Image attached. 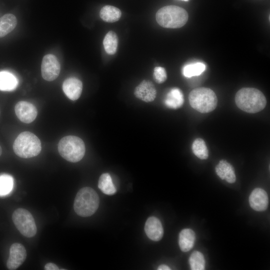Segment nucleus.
I'll list each match as a JSON object with an SVG mask.
<instances>
[{
  "label": "nucleus",
  "instance_id": "c756f323",
  "mask_svg": "<svg viewBox=\"0 0 270 270\" xmlns=\"http://www.w3.org/2000/svg\"><path fill=\"white\" fill-rule=\"evenodd\" d=\"M2 148H1V146H0V156L2 154Z\"/></svg>",
  "mask_w": 270,
  "mask_h": 270
},
{
  "label": "nucleus",
  "instance_id": "4468645a",
  "mask_svg": "<svg viewBox=\"0 0 270 270\" xmlns=\"http://www.w3.org/2000/svg\"><path fill=\"white\" fill-rule=\"evenodd\" d=\"M62 90L69 99L76 100L81 95L82 90V82L76 78H68L63 82Z\"/></svg>",
  "mask_w": 270,
  "mask_h": 270
},
{
  "label": "nucleus",
  "instance_id": "9d476101",
  "mask_svg": "<svg viewBox=\"0 0 270 270\" xmlns=\"http://www.w3.org/2000/svg\"><path fill=\"white\" fill-rule=\"evenodd\" d=\"M14 110L18 118L26 124L32 122L38 114L36 106L32 103L26 101L18 102L15 106Z\"/></svg>",
  "mask_w": 270,
  "mask_h": 270
},
{
  "label": "nucleus",
  "instance_id": "b1692460",
  "mask_svg": "<svg viewBox=\"0 0 270 270\" xmlns=\"http://www.w3.org/2000/svg\"><path fill=\"white\" fill-rule=\"evenodd\" d=\"M206 66L202 62L191 64L185 66L182 69L184 76L187 78L200 75L204 72Z\"/></svg>",
  "mask_w": 270,
  "mask_h": 270
},
{
  "label": "nucleus",
  "instance_id": "c85d7f7f",
  "mask_svg": "<svg viewBox=\"0 0 270 270\" xmlns=\"http://www.w3.org/2000/svg\"><path fill=\"white\" fill-rule=\"evenodd\" d=\"M158 270H170V268L167 266L165 264H161L160 265L158 268Z\"/></svg>",
  "mask_w": 270,
  "mask_h": 270
},
{
  "label": "nucleus",
  "instance_id": "0eeeda50",
  "mask_svg": "<svg viewBox=\"0 0 270 270\" xmlns=\"http://www.w3.org/2000/svg\"><path fill=\"white\" fill-rule=\"evenodd\" d=\"M12 221L16 228L22 234L27 238L34 236L37 232L34 220L28 210L19 208L12 214Z\"/></svg>",
  "mask_w": 270,
  "mask_h": 270
},
{
  "label": "nucleus",
  "instance_id": "2eb2a0df",
  "mask_svg": "<svg viewBox=\"0 0 270 270\" xmlns=\"http://www.w3.org/2000/svg\"><path fill=\"white\" fill-rule=\"evenodd\" d=\"M215 170L217 175L222 180H226L230 184L236 182V176L234 168L226 160H220L216 166Z\"/></svg>",
  "mask_w": 270,
  "mask_h": 270
},
{
  "label": "nucleus",
  "instance_id": "aec40b11",
  "mask_svg": "<svg viewBox=\"0 0 270 270\" xmlns=\"http://www.w3.org/2000/svg\"><path fill=\"white\" fill-rule=\"evenodd\" d=\"M18 80L11 73L8 72H0V90L10 91L16 88Z\"/></svg>",
  "mask_w": 270,
  "mask_h": 270
},
{
  "label": "nucleus",
  "instance_id": "6e6552de",
  "mask_svg": "<svg viewBox=\"0 0 270 270\" xmlns=\"http://www.w3.org/2000/svg\"><path fill=\"white\" fill-rule=\"evenodd\" d=\"M60 65L56 57L52 54L44 56L41 66L42 76L47 81H52L59 76Z\"/></svg>",
  "mask_w": 270,
  "mask_h": 270
},
{
  "label": "nucleus",
  "instance_id": "5701e85b",
  "mask_svg": "<svg viewBox=\"0 0 270 270\" xmlns=\"http://www.w3.org/2000/svg\"><path fill=\"white\" fill-rule=\"evenodd\" d=\"M192 150L196 156L201 160L208 156V151L204 141L201 138L196 139L192 144Z\"/></svg>",
  "mask_w": 270,
  "mask_h": 270
},
{
  "label": "nucleus",
  "instance_id": "7c9ffc66",
  "mask_svg": "<svg viewBox=\"0 0 270 270\" xmlns=\"http://www.w3.org/2000/svg\"><path fill=\"white\" fill-rule=\"evenodd\" d=\"M184 0V1H188V0Z\"/></svg>",
  "mask_w": 270,
  "mask_h": 270
},
{
  "label": "nucleus",
  "instance_id": "4be33fe9",
  "mask_svg": "<svg viewBox=\"0 0 270 270\" xmlns=\"http://www.w3.org/2000/svg\"><path fill=\"white\" fill-rule=\"evenodd\" d=\"M103 45L107 54H114L118 45V38L116 34L113 31L108 32L104 36Z\"/></svg>",
  "mask_w": 270,
  "mask_h": 270
},
{
  "label": "nucleus",
  "instance_id": "f8f14e48",
  "mask_svg": "<svg viewBox=\"0 0 270 270\" xmlns=\"http://www.w3.org/2000/svg\"><path fill=\"white\" fill-rule=\"evenodd\" d=\"M250 207L258 212L265 210L268 205V198L266 191L261 188H256L249 197Z\"/></svg>",
  "mask_w": 270,
  "mask_h": 270
},
{
  "label": "nucleus",
  "instance_id": "9b49d317",
  "mask_svg": "<svg viewBox=\"0 0 270 270\" xmlns=\"http://www.w3.org/2000/svg\"><path fill=\"white\" fill-rule=\"evenodd\" d=\"M134 94L137 98L148 102L155 99L156 90L152 82L148 80H144L136 88Z\"/></svg>",
  "mask_w": 270,
  "mask_h": 270
},
{
  "label": "nucleus",
  "instance_id": "f3484780",
  "mask_svg": "<svg viewBox=\"0 0 270 270\" xmlns=\"http://www.w3.org/2000/svg\"><path fill=\"white\" fill-rule=\"evenodd\" d=\"M184 102V95L180 90L174 88L167 94L164 104L170 108L177 109L180 108Z\"/></svg>",
  "mask_w": 270,
  "mask_h": 270
},
{
  "label": "nucleus",
  "instance_id": "423d86ee",
  "mask_svg": "<svg viewBox=\"0 0 270 270\" xmlns=\"http://www.w3.org/2000/svg\"><path fill=\"white\" fill-rule=\"evenodd\" d=\"M60 154L66 160L71 162H76L84 157L86 147L84 141L74 136H68L62 138L58 144Z\"/></svg>",
  "mask_w": 270,
  "mask_h": 270
},
{
  "label": "nucleus",
  "instance_id": "6ab92c4d",
  "mask_svg": "<svg viewBox=\"0 0 270 270\" xmlns=\"http://www.w3.org/2000/svg\"><path fill=\"white\" fill-rule=\"evenodd\" d=\"M121 15L122 12L120 9L109 5L102 7L100 12V18L108 22H114L118 20Z\"/></svg>",
  "mask_w": 270,
  "mask_h": 270
},
{
  "label": "nucleus",
  "instance_id": "cd10ccee",
  "mask_svg": "<svg viewBox=\"0 0 270 270\" xmlns=\"http://www.w3.org/2000/svg\"><path fill=\"white\" fill-rule=\"evenodd\" d=\"M44 270H59L58 267L54 264L49 262L44 266Z\"/></svg>",
  "mask_w": 270,
  "mask_h": 270
},
{
  "label": "nucleus",
  "instance_id": "f03ea898",
  "mask_svg": "<svg viewBox=\"0 0 270 270\" xmlns=\"http://www.w3.org/2000/svg\"><path fill=\"white\" fill-rule=\"evenodd\" d=\"M156 20L162 27L178 28L187 22L188 15L183 8L176 6H166L159 9L156 13Z\"/></svg>",
  "mask_w": 270,
  "mask_h": 270
},
{
  "label": "nucleus",
  "instance_id": "39448f33",
  "mask_svg": "<svg viewBox=\"0 0 270 270\" xmlns=\"http://www.w3.org/2000/svg\"><path fill=\"white\" fill-rule=\"evenodd\" d=\"M190 106L201 113H208L216 107L218 99L214 92L207 88H198L192 90L188 96Z\"/></svg>",
  "mask_w": 270,
  "mask_h": 270
},
{
  "label": "nucleus",
  "instance_id": "f257e3e1",
  "mask_svg": "<svg viewBox=\"0 0 270 270\" xmlns=\"http://www.w3.org/2000/svg\"><path fill=\"white\" fill-rule=\"evenodd\" d=\"M237 106L248 113L254 114L262 110L266 104V100L260 90L253 88H244L235 96Z\"/></svg>",
  "mask_w": 270,
  "mask_h": 270
},
{
  "label": "nucleus",
  "instance_id": "7ed1b4c3",
  "mask_svg": "<svg viewBox=\"0 0 270 270\" xmlns=\"http://www.w3.org/2000/svg\"><path fill=\"white\" fill-rule=\"evenodd\" d=\"M100 200L97 193L92 188L84 187L76 194L74 208L77 214L82 217L92 215L98 210Z\"/></svg>",
  "mask_w": 270,
  "mask_h": 270
},
{
  "label": "nucleus",
  "instance_id": "1a4fd4ad",
  "mask_svg": "<svg viewBox=\"0 0 270 270\" xmlns=\"http://www.w3.org/2000/svg\"><path fill=\"white\" fill-rule=\"evenodd\" d=\"M26 252L24 246L20 243H14L10 247V256L6 262L8 270L17 269L24 262Z\"/></svg>",
  "mask_w": 270,
  "mask_h": 270
},
{
  "label": "nucleus",
  "instance_id": "20e7f679",
  "mask_svg": "<svg viewBox=\"0 0 270 270\" xmlns=\"http://www.w3.org/2000/svg\"><path fill=\"white\" fill-rule=\"evenodd\" d=\"M14 153L19 157L28 158L38 156L42 150L40 139L30 132H21L13 144Z\"/></svg>",
  "mask_w": 270,
  "mask_h": 270
},
{
  "label": "nucleus",
  "instance_id": "dca6fc26",
  "mask_svg": "<svg viewBox=\"0 0 270 270\" xmlns=\"http://www.w3.org/2000/svg\"><path fill=\"white\" fill-rule=\"evenodd\" d=\"M196 240L194 232L190 228L183 229L179 234L178 244L180 249L184 252L190 250Z\"/></svg>",
  "mask_w": 270,
  "mask_h": 270
},
{
  "label": "nucleus",
  "instance_id": "bb28decb",
  "mask_svg": "<svg viewBox=\"0 0 270 270\" xmlns=\"http://www.w3.org/2000/svg\"><path fill=\"white\" fill-rule=\"evenodd\" d=\"M153 77L156 82L162 84L167 78V74L164 68L161 66H156L154 68Z\"/></svg>",
  "mask_w": 270,
  "mask_h": 270
},
{
  "label": "nucleus",
  "instance_id": "a878e982",
  "mask_svg": "<svg viewBox=\"0 0 270 270\" xmlns=\"http://www.w3.org/2000/svg\"><path fill=\"white\" fill-rule=\"evenodd\" d=\"M14 185L13 178L8 174L0 176V196L8 194L12 189Z\"/></svg>",
  "mask_w": 270,
  "mask_h": 270
},
{
  "label": "nucleus",
  "instance_id": "ddd939ff",
  "mask_svg": "<svg viewBox=\"0 0 270 270\" xmlns=\"http://www.w3.org/2000/svg\"><path fill=\"white\" fill-rule=\"evenodd\" d=\"M144 230L148 237L154 241L160 240L164 234L162 223L159 219L154 216H150L146 220Z\"/></svg>",
  "mask_w": 270,
  "mask_h": 270
},
{
  "label": "nucleus",
  "instance_id": "2f4dec72",
  "mask_svg": "<svg viewBox=\"0 0 270 270\" xmlns=\"http://www.w3.org/2000/svg\"></svg>",
  "mask_w": 270,
  "mask_h": 270
},
{
  "label": "nucleus",
  "instance_id": "393cba45",
  "mask_svg": "<svg viewBox=\"0 0 270 270\" xmlns=\"http://www.w3.org/2000/svg\"><path fill=\"white\" fill-rule=\"evenodd\" d=\"M189 264L192 270H203L205 268V260L203 254L198 251H194L189 258Z\"/></svg>",
  "mask_w": 270,
  "mask_h": 270
},
{
  "label": "nucleus",
  "instance_id": "a211bd4d",
  "mask_svg": "<svg viewBox=\"0 0 270 270\" xmlns=\"http://www.w3.org/2000/svg\"><path fill=\"white\" fill-rule=\"evenodd\" d=\"M17 20L12 14H7L0 18V38L6 36L16 26Z\"/></svg>",
  "mask_w": 270,
  "mask_h": 270
},
{
  "label": "nucleus",
  "instance_id": "412c9836",
  "mask_svg": "<svg viewBox=\"0 0 270 270\" xmlns=\"http://www.w3.org/2000/svg\"><path fill=\"white\" fill-rule=\"evenodd\" d=\"M98 186L103 193L107 195L114 194L116 192L111 176L108 173H104L100 176Z\"/></svg>",
  "mask_w": 270,
  "mask_h": 270
}]
</instances>
